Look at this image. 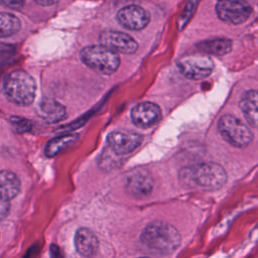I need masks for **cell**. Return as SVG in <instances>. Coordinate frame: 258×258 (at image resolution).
<instances>
[{
	"label": "cell",
	"instance_id": "cell-12",
	"mask_svg": "<svg viewBox=\"0 0 258 258\" xmlns=\"http://www.w3.org/2000/svg\"><path fill=\"white\" fill-rule=\"evenodd\" d=\"M160 117V108L151 102L139 103L131 110L132 122L140 128H148L154 125Z\"/></svg>",
	"mask_w": 258,
	"mask_h": 258
},
{
	"label": "cell",
	"instance_id": "cell-7",
	"mask_svg": "<svg viewBox=\"0 0 258 258\" xmlns=\"http://www.w3.org/2000/svg\"><path fill=\"white\" fill-rule=\"evenodd\" d=\"M216 12L218 17L232 24H241L245 22L251 12L250 5L239 1H219L216 4Z\"/></svg>",
	"mask_w": 258,
	"mask_h": 258
},
{
	"label": "cell",
	"instance_id": "cell-10",
	"mask_svg": "<svg viewBox=\"0 0 258 258\" xmlns=\"http://www.w3.org/2000/svg\"><path fill=\"white\" fill-rule=\"evenodd\" d=\"M117 20L126 29L141 30L148 24L150 17L145 9L133 4L120 9Z\"/></svg>",
	"mask_w": 258,
	"mask_h": 258
},
{
	"label": "cell",
	"instance_id": "cell-8",
	"mask_svg": "<svg viewBox=\"0 0 258 258\" xmlns=\"http://www.w3.org/2000/svg\"><path fill=\"white\" fill-rule=\"evenodd\" d=\"M101 45H104L115 52L122 53H133L137 50L138 44L135 39L127 33L105 30L100 34Z\"/></svg>",
	"mask_w": 258,
	"mask_h": 258
},
{
	"label": "cell",
	"instance_id": "cell-18",
	"mask_svg": "<svg viewBox=\"0 0 258 258\" xmlns=\"http://www.w3.org/2000/svg\"><path fill=\"white\" fill-rule=\"evenodd\" d=\"M78 139L77 134H69V135H63L59 137H55L50 139L44 148V153L47 157H52L56 154H58L60 151L75 143Z\"/></svg>",
	"mask_w": 258,
	"mask_h": 258
},
{
	"label": "cell",
	"instance_id": "cell-24",
	"mask_svg": "<svg viewBox=\"0 0 258 258\" xmlns=\"http://www.w3.org/2000/svg\"><path fill=\"white\" fill-rule=\"evenodd\" d=\"M139 258H149V257H139Z\"/></svg>",
	"mask_w": 258,
	"mask_h": 258
},
{
	"label": "cell",
	"instance_id": "cell-2",
	"mask_svg": "<svg viewBox=\"0 0 258 258\" xmlns=\"http://www.w3.org/2000/svg\"><path fill=\"white\" fill-rule=\"evenodd\" d=\"M3 90L12 103L27 106L34 100L36 85L28 73L22 70H15L5 77Z\"/></svg>",
	"mask_w": 258,
	"mask_h": 258
},
{
	"label": "cell",
	"instance_id": "cell-6",
	"mask_svg": "<svg viewBox=\"0 0 258 258\" xmlns=\"http://www.w3.org/2000/svg\"><path fill=\"white\" fill-rule=\"evenodd\" d=\"M214 61L207 54L187 55L177 61V68L181 75L190 80H202L211 75L214 70Z\"/></svg>",
	"mask_w": 258,
	"mask_h": 258
},
{
	"label": "cell",
	"instance_id": "cell-15",
	"mask_svg": "<svg viewBox=\"0 0 258 258\" xmlns=\"http://www.w3.org/2000/svg\"><path fill=\"white\" fill-rule=\"evenodd\" d=\"M20 190V180L9 170L0 171V199L8 201L17 196Z\"/></svg>",
	"mask_w": 258,
	"mask_h": 258
},
{
	"label": "cell",
	"instance_id": "cell-14",
	"mask_svg": "<svg viewBox=\"0 0 258 258\" xmlns=\"http://www.w3.org/2000/svg\"><path fill=\"white\" fill-rule=\"evenodd\" d=\"M38 115L49 123H55L63 120L67 117V111L57 101L50 98H43L37 106Z\"/></svg>",
	"mask_w": 258,
	"mask_h": 258
},
{
	"label": "cell",
	"instance_id": "cell-9",
	"mask_svg": "<svg viewBox=\"0 0 258 258\" xmlns=\"http://www.w3.org/2000/svg\"><path fill=\"white\" fill-rule=\"evenodd\" d=\"M142 142L141 135L130 131H113L107 137V143L111 150L120 155L132 152Z\"/></svg>",
	"mask_w": 258,
	"mask_h": 258
},
{
	"label": "cell",
	"instance_id": "cell-20",
	"mask_svg": "<svg viewBox=\"0 0 258 258\" xmlns=\"http://www.w3.org/2000/svg\"><path fill=\"white\" fill-rule=\"evenodd\" d=\"M10 210V204L8 201L0 199V220L4 219Z\"/></svg>",
	"mask_w": 258,
	"mask_h": 258
},
{
	"label": "cell",
	"instance_id": "cell-21",
	"mask_svg": "<svg viewBox=\"0 0 258 258\" xmlns=\"http://www.w3.org/2000/svg\"><path fill=\"white\" fill-rule=\"evenodd\" d=\"M50 258H66L64 254L60 248L56 245H51L50 247Z\"/></svg>",
	"mask_w": 258,
	"mask_h": 258
},
{
	"label": "cell",
	"instance_id": "cell-17",
	"mask_svg": "<svg viewBox=\"0 0 258 258\" xmlns=\"http://www.w3.org/2000/svg\"><path fill=\"white\" fill-rule=\"evenodd\" d=\"M198 49L206 54H215V55H223L231 51L232 49V41L226 38H216V39H208L203 42H200L197 45Z\"/></svg>",
	"mask_w": 258,
	"mask_h": 258
},
{
	"label": "cell",
	"instance_id": "cell-11",
	"mask_svg": "<svg viewBox=\"0 0 258 258\" xmlns=\"http://www.w3.org/2000/svg\"><path fill=\"white\" fill-rule=\"evenodd\" d=\"M127 191L134 198L140 199L148 196L153 188V178L146 169H135L126 177Z\"/></svg>",
	"mask_w": 258,
	"mask_h": 258
},
{
	"label": "cell",
	"instance_id": "cell-19",
	"mask_svg": "<svg viewBox=\"0 0 258 258\" xmlns=\"http://www.w3.org/2000/svg\"><path fill=\"white\" fill-rule=\"evenodd\" d=\"M21 27L19 18L8 12H0V37L15 34Z\"/></svg>",
	"mask_w": 258,
	"mask_h": 258
},
{
	"label": "cell",
	"instance_id": "cell-3",
	"mask_svg": "<svg viewBox=\"0 0 258 258\" xmlns=\"http://www.w3.org/2000/svg\"><path fill=\"white\" fill-rule=\"evenodd\" d=\"M80 55L85 64L103 75L115 73L120 64L118 53L101 44L84 47Z\"/></svg>",
	"mask_w": 258,
	"mask_h": 258
},
{
	"label": "cell",
	"instance_id": "cell-13",
	"mask_svg": "<svg viewBox=\"0 0 258 258\" xmlns=\"http://www.w3.org/2000/svg\"><path fill=\"white\" fill-rule=\"evenodd\" d=\"M99 242L96 235L88 228H80L75 234V247L84 257H93L98 250Z\"/></svg>",
	"mask_w": 258,
	"mask_h": 258
},
{
	"label": "cell",
	"instance_id": "cell-23",
	"mask_svg": "<svg viewBox=\"0 0 258 258\" xmlns=\"http://www.w3.org/2000/svg\"><path fill=\"white\" fill-rule=\"evenodd\" d=\"M37 4L42 5V6H48V5H53L56 2L55 1H35Z\"/></svg>",
	"mask_w": 258,
	"mask_h": 258
},
{
	"label": "cell",
	"instance_id": "cell-1",
	"mask_svg": "<svg viewBox=\"0 0 258 258\" xmlns=\"http://www.w3.org/2000/svg\"><path fill=\"white\" fill-rule=\"evenodd\" d=\"M140 240L151 252L158 255H167L176 250L181 237L172 225L164 222H152L144 228Z\"/></svg>",
	"mask_w": 258,
	"mask_h": 258
},
{
	"label": "cell",
	"instance_id": "cell-5",
	"mask_svg": "<svg viewBox=\"0 0 258 258\" xmlns=\"http://www.w3.org/2000/svg\"><path fill=\"white\" fill-rule=\"evenodd\" d=\"M189 174L192 181L205 189H218L227 181L225 169L215 162L197 164L189 170Z\"/></svg>",
	"mask_w": 258,
	"mask_h": 258
},
{
	"label": "cell",
	"instance_id": "cell-22",
	"mask_svg": "<svg viewBox=\"0 0 258 258\" xmlns=\"http://www.w3.org/2000/svg\"><path fill=\"white\" fill-rule=\"evenodd\" d=\"M0 3L9 7V8H13V9L21 8L24 5L23 1H1Z\"/></svg>",
	"mask_w": 258,
	"mask_h": 258
},
{
	"label": "cell",
	"instance_id": "cell-16",
	"mask_svg": "<svg viewBox=\"0 0 258 258\" xmlns=\"http://www.w3.org/2000/svg\"><path fill=\"white\" fill-rule=\"evenodd\" d=\"M240 108L247 122L255 128L257 126V92L256 90L248 91L240 101Z\"/></svg>",
	"mask_w": 258,
	"mask_h": 258
},
{
	"label": "cell",
	"instance_id": "cell-4",
	"mask_svg": "<svg viewBox=\"0 0 258 258\" xmlns=\"http://www.w3.org/2000/svg\"><path fill=\"white\" fill-rule=\"evenodd\" d=\"M218 130L221 136L235 147H245L253 140L250 128L239 118L226 114L218 122Z\"/></svg>",
	"mask_w": 258,
	"mask_h": 258
}]
</instances>
